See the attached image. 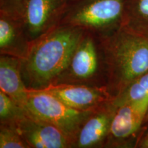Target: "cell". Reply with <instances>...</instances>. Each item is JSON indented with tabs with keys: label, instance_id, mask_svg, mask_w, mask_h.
<instances>
[{
	"label": "cell",
	"instance_id": "obj_13",
	"mask_svg": "<svg viewBox=\"0 0 148 148\" xmlns=\"http://www.w3.org/2000/svg\"><path fill=\"white\" fill-rule=\"evenodd\" d=\"M122 27L148 36V0H126Z\"/></svg>",
	"mask_w": 148,
	"mask_h": 148
},
{
	"label": "cell",
	"instance_id": "obj_4",
	"mask_svg": "<svg viewBox=\"0 0 148 148\" xmlns=\"http://www.w3.org/2000/svg\"><path fill=\"white\" fill-rule=\"evenodd\" d=\"M25 108L28 114L60 129L72 144L85 120L94 110L74 109L45 90L32 89Z\"/></svg>",
	"mask_w": 148,
	"mask_h": 148
},
{
	"label": "cell",
	"instance_id": "obj_18",
	"mask_svg": "<svg viewBox=\"0 0 148 148\" xmlns=\"http://www.w3.org/2000/svg\"><path fill=\"white\" fill-rule=\"evenodd\" d=\"M136 147L148 148V123L146 126L145 130L138 140Z\"/></svg>",
	"mask_w": 148,
	"mask_h": 148
},
{
	"label": "cell",
	"instance_id": "obj_5",
	"mask_svg": "<svg viewBox=\"0 0 148 148\" xmlns=\"http://www.w3.org/2000/svg\"><path fill=\"white\" fill-rule=\"evenodd\" d=\"M101 71L103 67L98 38L85 32L67 66L53 84L101 85L97 81Z\"/></svg>",
	"mask_w": 148,
	"mask_h": 148
},
{
	"label": "cell",
	"instance_id": "obj_9",
	"mask_svg": "<svg viewBox=\"0 0 148 148\" xmlns=\"http://www.w3.org/2000/svg\"><path fill=\"white\" fill-rule=\"evenodd\" d=\"M116 110L110 101L92 111L77 132L72 147H104Z\"/></svg>",
	"mask_w": 148,
	"mask_h": 148
},
{
	"label": "cell",
	"instance_id": "obj_7",
	"mask_svg": "<svg viewBox=\"0 0 148 148\" xmlns=\"http://www.w3.org/2000/svg\"><path fill=\"white\" fill-rule=\"evenodd\" d=\"M72 0H27L21 16L31 42L60 24Z\"/></svg>",
	"mask_w": 148,
	"mask_h": 148
},
{
	"label": "cell",
	"instance_id": "obj_10",
	"mask_svg": "<svg viewBox=\"0 0 148 148\" xmlns=\"http://www.w3.org/2000/svg\"><path fill=\"white\" fill-rule=\"evenodd\" d=\"M29 148H70L72 141L54 125L27 113L16 123Z\"/></svg>",
	"mask_w": 148,
	"mask_h": 148
},
{
	"label": "cell",
	"instance_id": "obj_11",
	"mask_svg": "<svg viewBox=\"0 0 148 148\" xmlns=\"http://www.w3.org/2000/svg\"><path fill=\"white\" fill-rule=\"evenodd\" d=\"M30 44L21 20L0 12V54L22 60L27 55Z\"/></svg>",
	"mask_w": 148,
	"mask_h": 148
},
{
	"label": "cell",
	"instance_id": "obj_8",
	"mask_svg": "<svg viewBox=\"0 0 148 148\" xmlns=\"http://www.w3.org/2000/svg\"><path fill=\"white\" fill-rule=\"evenodd\" d=\"M41 90L79 110H93L113 99V95L105 85L59 84Z\"/></svg>",
	"mask_w": 148,
	"mask_h": 148
},
{
	"label": "cell",
	"instance_id": "obj_12",
	"mask_svg": "<svg viewBox=\"0 0 148 148\" xmlns=\"http://www.w3.org/2000/svg\"><path fill=\"white\" fill-rule=\"evenodd\" d=\"M0 90L25 108L29 89L22 75L21 59L0 54Z\"/></svg>",
	"mask_w": 148,
	"mask_h": 148
},
{
	"label": "cell",
	"instance_id": "obj_3",
	"mask_svg": "<svg viewBox=\"0 0 148 148\" xmlns=\"http://www.w3.org/2000/svg\"><path fill=\"white\" fill-rule=\"evenodd\" d=\"M125 1L72 0L60 24L79 27L97 38L109 36L123 25Z\"/></svg>",
	"mask_w": 148,
	"mask_h": 148
},
{
	"label": "cell",
	"instance_id": "obj_14",
	"mask_svg": "<svg viewBox=\"0 0 148 148\" xmlns=\"http://www.w3.org/2000/svg\"><path fill=\"white\" fill-rule=\"evenodd\" d=\"M148 98V71L135 79L112 99V104L119 106Z\"/></svg>",
	"mask_w": 148,
	"mask_h": 148
},
{
	"label": "cell",
	"instance_id": "obj_17",
	"mask_svg": "<svg viewBox=\"0 0 148 148\" xmlns=\"http://www.w3.org/2000/svg\"><path fill=\"white\" fill-rule=\"evenodd\" d=\"M27 0H0V12L14 17L21 18Z\"/></svg>",
	"mask_w": 148,
	"mask_h": 148
},
{
	"label": "cell",
	"instance_id": "obj_2",
	"mask_svg": "<svg viewBox=\"0 0 148 148\" xmlns=\"http://www.w3.org/2000/svg\"><path fill=\"white\" fill-rule=\"evenodd\" d=\"M97 38L105 86L114 97L148 71V36L121 27L113 34Z\"/></svg>",
	"mask_w": 148,
	"mask_h": 148
},
{
	"label": "cell",
	"instance_id": "obj_16",
	"mask_svg": "<svg viewBox=\"0 0 148 148\" xmlns=\"http://www.w3.org/2000/svg\"><path fill=\"white\" fill-rule=\"evenodd\" d=\"M0 148H29L16 123H0Z\"/></svg>",
	"mask_w": 148,
	"mask_h": 148
},
{
	"label": "cell",
	"instance_id": "obj_1",
	"mask_svg": "<svg viewBox=\"0 0 148 148\" xmlns=\"http://www.w3.org/2000/svg\"><path fill=\"white\" fill-rule=\"evenodd\" d=\"M85 31L60 25L31 42L21 60L22 75L29 89L41 90L54 82L64 71Z\"/></svg>",
	"mask_w": 148,
	"mask_h": 148
},
{
	"label": "cell",
	"instance_id": "obj_15",
	"mask_svg": "<svg viewBox=\"0 0 148 148\" xmlns=\"http://www.w3.org/2000/svg\"><path fill=\"white\" fill-rule=\"evenodd\" d=\"M26 109L0 90V123H17L26 115Z\"/></svg>",
	"mask_w": 148,
	"mask_h": 148
},
{
	"label": "cell",
	"instance_id": "obj_6",
	"mask_svg": "<svg viewBox=\"0 0 148 148\" xmlns=\"http://www.w3.org/2000/svg\"><path fill=\"white\" fill-rule=\"evenodd\" d=\"M148 123V98L116 107L104 147H136Z\"/></svg>",
	"mask_w": 148,
	"mask_h": 148
}]
</instances>
